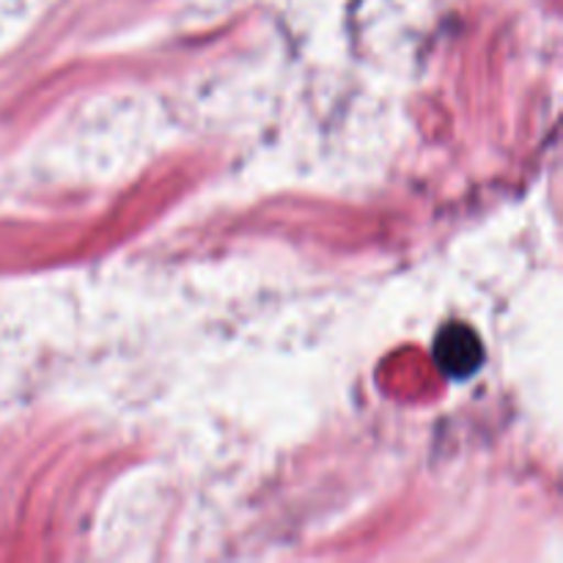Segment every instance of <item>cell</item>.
<instances>
[{"mask_svg":"<svg viewBox=\"0 0 563 563\" xmlns=\"http://www.w3.org/2000/svg\"><path fill=\"white\" fill-rule=\"evenodd\" d=\"M434 357H438V366L443 368L449 377L465 379L473 372H478L482 366V344H478V335L473 333L465 324H449L443 333L438 335V346H434Z\"/></svg>","mask_w":563,"mask_h":563,"instance_id":"obj_1","label":"cell"}]
</instances>
